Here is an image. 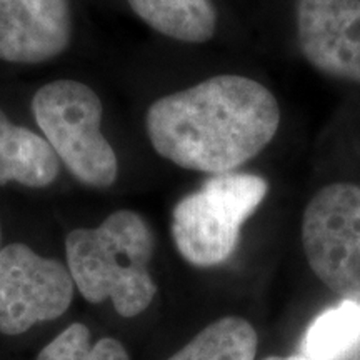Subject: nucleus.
<instances>
[{
  "label": "nucleus",
  "mask_w": 360,
  "mask_h": 360,
  "mask_svg": "<svg viewBox=\"0 0 360 360\" xmlns=\"http://www.w3.org/2000/svg\"><path fill=\"white\" fill-rule=\"evenodd\" d=\"M272 90L245 75L220 74L157 98L146 132L162 159L205 174H227L257 157L277 135Z\"/></svg>",
  "instance_id": "f257e3e1"
},
{
  "label": "nucleus",
  "mask_w": 360,
  "mask_h": 360,
  "mask_svg": "<svg viewBox=\"0 0 360 360\" xmlns=\"http://www.w3.org/2000/svg\"><path fill=\"white\" fill-rule=\"evenodd\" d=\"M67 269L87 302L109 299L115 312L135 317L152 304L157 285L150 276L154 233L141 214L115 210L94 229L65 237Z\"/></svg>",
  "instance_id": "f03ea898"
},
{
  "label": "nucleus",
  "mask_w": 360,
  "mask_h": 360,
  "mask_svg": "<svg viewBox=\"0 0 360 360\" xmlns=\"http://www.w3.org/2000/svg\"><path fill=\"white\" fill-rule=\"evenodd\" d=\"M269 182L255 174L227 172L177 202L172 210V238L188 264L215 267L236 252L244 224L257 212Z\"/></svg>",
  "instance_id": "7ed1b4c3"
},
{
  "label": "nucleus",
  "mask_w": 360,
  "mask_h": 360,
  "mask_svg": "<svg viewBox=\"0 0 360 360\" xmlns=\"http://www.w3.org/2000/svg\"><path fill=\"white\" fill-rule=\"evenodd\" d=\"M32 114L58 160L80 184L114 186L119 160L102 134L103 105L96 90L79 80H53L34 94Z\"/></svg>",
  "instance_id": "20e7f679"
},
{
  "label": "nucleus",
  "mask_w": 360,
  "mask_h": 360,
  "mask_svg": "<svg viewBox=\"0 0 360 360\" xmlns=\"http://www.w3.org/2000/svg\"><path fill=\"white\" fill-rule=\"evenodd\" d=\"M302 247L328 289L360 302V186L334 182L315 193L302 215Z\"/></svg>",
  "instance_id": "39448f33"
},
{
  "label": "nucleus",
  "mask_w": 360,
  "mask_h": 360,
  "mask_svg": "<svg viewBox=\"0 0 360 360\" xmlns=\"http://www.w3.org/2000/svg\"><path fill=\"white\" fill-rule=\"evenodd\" d=\"M75 283L67 265L29 245L0 249V332L19 335L69 310Z\"/></svg>",
  "instance_id": "423d86ee"
},
{
  "label": "nucleus",
  "mask_w": 360,
  "mask_h": 360,
  "mask_svg": "<svg viewBox=\"0 0 360 360\" xmlns=\"http://www.w3.org/2000/svg\"><path fill=\"white\" fill-rule=\"evenodd\" d=\"M297 40L327 77L360 85V0H297Z\"/></svg>",
  "instance_id": "0eeeda50"
},
{
  "label": "nucleus",
  "mask_w": 360,
  "mask_h": 360,
  "mask_svg": "<svg viewBox=\"0 0 360 360\" xmlns=\"http://www.w3.org/2000/svg\"><path fill=\"white\" fill-rule=\"evenodd\" d=\"M70 0H0V60L44 64L72 40Z\"/></svg>",
  "instance_id": "6e6552de"
},
{
  "label": "nucleus",
  "mask_w": 360,
  "mask_h": 360,
  "mask_svg": "<svg viewBox=\"0 0 360 360\" xmlns=\"http://www.w3.org/2000/svg\"><path fill=\"white\" fill-rule=\"evenodd\" d=\"M58 172L60 160L42 135L13 124L0 109V184L44 188L56 182Z\"/></svg>",
  "instance_id": "1a4fd4ad"
},
{
  "label": "nucleus",
  "mask_w": 360,
  "mask_h": 360,
  "mask_svg": "<svg viewBox=\"0 0 360 360\" xmlns=\"http://www.w3.org/2000/svg\"><path fill=\"white\" fill-rule=\"evenodd\" d=\"M135 15L150 29L184 44H205L217 30L212 0H127Z\"/></svg>",
  "instance_id": "9d476101"
},
{
  "label": "nucleus",
  "mask_w": 360,
  "mask_h": 360,
  "mask_svg": "<svg viewBox=\"0 0 360 360\" xmlns=\"http://www.w3.org/2000/svg\"><path fill=\"white\" fill-rule=\"evenodd\" d=\"M309 360H349L360 352V302H344L326 310L310 323L302 340Z\"/></svg>",
  "instance_id": "9b49d317"
},
{
  "label": "nucleus",
  "mask_w": 360,
  "mask_h": 360,
  "mask_svg": "<svg viewBox=\"0 0 360 360\" xmlns=\"http://www.w3.org/2000/svg\"><path fill=\"white\" fill-rule=\"evenodd\" d=\"M257 334L245 319L222 317L207 326L169 360H255Z\"/></svg>",
  "instance_id": "f8f14e48"
},
{
  "label": "nucleus",
  "mask_w": 360,
  "mask_h": 360,
  "mask_svg": "<svg viewBox=\"0 0 360 360\" xmlns=\"http://www.w3.org/2000/svg\"><path fill=\"white\" fill-rule=\"evenodd\" d=\"M37 360H130V357L124 345L112 337H103L92 344L89 327L74 322L40 350Z\"/></svg>",
  "instance_id": "ddd939ff"
},
{
  "label": "nucleus",
  "mask_w": 360,
  "mask_h": 360,
  "mask_svg": "<svg viewBox=\"0 0 360 360\" xmlns=\"http://www.w3.org/2000/svg\"><path fill=\"white\" fill-rule=\"evenodd\" d=\"M265 360H309V359H305L304 355H290V357H269Z\"/></svg>",
  "instance_id": "4468645a"
},
{
  "label": "nucleus",
  "mask_w": 360,
  "mask_h": 360,
  "mask_svg": "<svg viewBox=\"0 0 360 360\" xmlns=\"http://www.w3.org/2000/svg\"><path fill=\"white\" fill-rule=\"evenodd\" d=\"M0 242H2V231H0Z\"/></svg>",
  "instance_id": "2eb2a0df"
}]
</instances>
